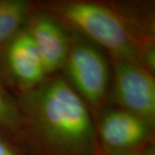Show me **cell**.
I'll return each instance as SVG.
<instances>
[{
    "mask_svg": "<svg viewBox=\"0 0 155 155\" xmlns=\"http://www.w3.org/2000/svg\"><path fill=\"white\" fill-rule=\"evenodd\" d=\"M0 73L23 91L43 82L47 73L28 28L21 29L0 50Z\"/></svg>",
    "mask_w": 155,
    "mask_h": 155,
    "instance_id": "obj_5",
    "label": "cell"
},
{
    "mask_svg": "<svg viewBox=\"0 0 155 155\" xmlns=\"http://www.w3.org/2000/svg\"><path fill=\"white\" fill-rule=\"evenodd\" d=\"M151 125L125 110L108 111L101 119L99 134L104 147L113 152H123L141 143Z\"/></svg>",
    "mask_w": 155,
    "mask_h": 155,
    "instance_id": "obj_7",
    "label": "cell"
},
{
    "mask_svg": "<svg viewBox=\"0 0 155 155\" xmlns=\"http://www.w3.org/2000/svg\"><path fill=\"white\" fill-rule=\"evenodd\" d=\"M0 134L12 138L23 137L25 128L19 104L6 87L0 74Z\"/></svg>",
    "mask_w": 155,
    "mask_h": 155,
    "instance_id": "obj_9",
    "label": "cell"
},
{
    "mask_svg": "<svg viewBox=\"0 0 155 155\" xmlns=\"http://www.w3.org/2000/svg\"><path fill=\"white\" fill-rule=\"evenodd\" d=\"M27 28L37 48L46 73L55 72L64 67L71 41L61 24L48 15L39 13L28 20Z\"/></svg>",
    "mask_w": 155,
    "mask_h": 155,
    "instance_id": "obj_6",
    "label": "cell"
},
{
    "mask_svg": "<svg viewBox=\"0 0 155 155\" xmlns=\"http://www.w3.org/2000/svg\"><path fill=\"white\" fill-rule=\"evenodd\" d=\"M143 155H155L154 147H149V149L147 150Z\"/></svg>",
    "mask_w": 155,
    "mask_h": 155,
    "instance_id": "obj_11",
    "label": "cell"
},
{
    "mask_svg": "<svg viewBox=\"0 0 155 155\" xmlns=\"http://www.w3.org/2000/svg\"><path fill=\"white\" fill-rule=\"evenodd\" d=\"M74 90L93 105L105 97L110 70L104 55L95 46L83 39H72L64 65Z\"/></svg>",
    "mask_w": 155,
    "mask_h": 155,
    "instance_id": "obj_3",
    "label": "cell"
},
{
    "mask_svg": "<svg viewBox=\"0 0 155 155\" xmlns=\"http://www.w3.org/2000/svg\"><path fill=\"white\" fill-rule=\"evenodd\" d=\"M114 90L125 110L152 126L155 120V82L141 63L115 61Z\"/></svg>",
    "mask_w": 155,
    "mask_h": 155,
    "instance_id": "obj_4",
    "label": "cell"
},
{
    "mask_svg": "<svg viewBox=\"0 0 155 155\" xmlns=\"http://www.w3.org/2000/svg\"><path fill=\"white\" fill-rule=\"evenodd\" d=\"M0 155H19L5 137L0 134Z\"/></svg>",
    "mask_w": 155,
    "mask_h": 155,
    "instance_id": "obj_10",
    "label": "cell"
},
{
    "mask_svg": "<svg viewBox=\"0 0 155 155\" xmlns=\"http://www.w3.org/2000/svg\"><path fill=\"white\" fill-rule=\"evenodd\" d=\"M24 128L53 155H87L95 132L88 109L72 85L51 78L28 92L19 104Z\"/></svg>",
    "mask_w": 155,
    "mask_h": 155,
    "instance_id": "obj_1",
    "label": "cell"
},
{
    "mask_svg": "<svg viewBox=\"0 0 155 155\" xmlns=\"http://www.w3.org/2000/svg\"><path fill=\"white\" fill-rule=\"evenodd\" d=\"M31 5L23 0H0V50L28 21Z\"/></svg>",
    "mask_w": 155,
    "mask_h": 155,
    "instance_id": "obj_8",
    "label": "cell"
},
{
    "mask_svg": "<svg viewBox=\"0 0 155 155\" xmlns=\"http://www.w3.org/2000/svg\"><path fill=\"white\" fill-rule=\"evenodd\" d=\"M55 10L71 26L110 53L114 61L141 63L134 36L115 11L87 2L60 4Z\"/></svg>",
    "mask_w": 155,
    "mask_h": 155,
    "instance_id": "obj_2",
    "label": "cell"
}]
</instances>
